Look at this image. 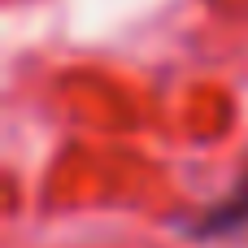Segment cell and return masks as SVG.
<instances>
[{"mask_svg":"<svg viewBox=\"0 0 248 248\" xmlns=\"http://www.w3.org/2000/svg\"><path fill=\"white\" fill-rule=\"evenodd\" d=\"M244 222H248V179L235 187V196H231L227 205H218V209L205 214L201 235H222V231H235V227H244Z\"/></svg>","mask_w":248,"mask_h":248,"instance_id":"1","label":"cell"}]
</instances>
